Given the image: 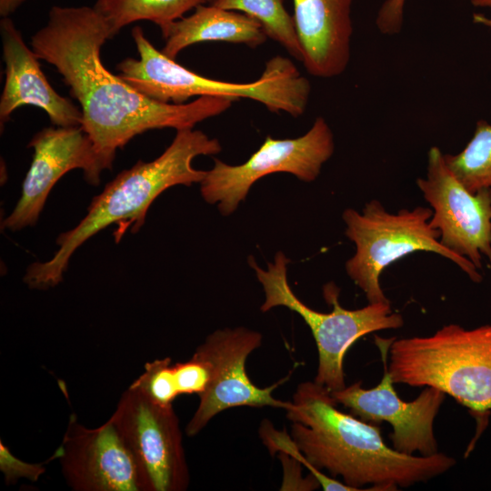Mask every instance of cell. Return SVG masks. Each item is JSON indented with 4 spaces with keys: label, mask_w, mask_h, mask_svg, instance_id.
<instances>
[{
    "label": "cell",
    "mask_w": 491,
    "mask_h": 491,
    "mask_svg": "<svg viewBox=\"0 0 491 491\" xmlns=\"http://www.w3.org/2000/svg\"><path fill=\"white\" fill-rule=\"evenodd\" d=\"M445 160L469 191L491 189V125L478 120L473 137L463 150L456 155L446 154Z\"/></svg>",
    "instance_id": "cell-20"
},
{
    "label": "cell",
    "mask_w": 491,
    "mask_h": 491,
    "mask_svg": "<svg viewBox=\"0 0 491 491\" xmlns=\"http://www.w3.org/2000/svg\"><path fill=\"white\" fill-rule=\"evenodd\" d=\"M288 260L282 252L267 264V270L249 259L265 292L260 307L266 312L276 306H285L298 314L310 328L318 353L315 382L330 392L345 388L344 357L350 346L361 336L404 326L400 313L393 310L390 302L368 303L355 310L345 309L338 301L339 289L329 283L324 287L326 301L333 306L329 313L316 311L304 304L292 291L287 281Z\"/></svg>",
    "instance_id": "cell-7"
},
{
    "label": "cell",
    "mask_w": 491,
    "mask_h": 491,
    "mask_svg": "<svg viewBox=\"0 0 491 491\" xmlns=\"http://www.w3.org/2000/svg\"><path fill=\"white\" fill-rule=\"evenodd\" d=\"M216 138L200 130H177L169 146L150 162L139 160L120 172L91 201L85 216L74 228L61 233L53 257L35 262L25 270L24 282L31 289L45 290L63 281L73 254L89 238L113 224L118 225L116 239L130 227L137 232L155 199L166 189L201 183L206 171L194 168L199 155H213L221 151Z\"/></svg>",
    "instance_id": "cell-3"
},
{
    "label": "cell",
    "mask_w": 491,
    "mask_h": 491,
    "mask_svg": "<svg viewBox=\"0 0 491 491\" xmlns=\"http://www.w3.org/2000/svg\"><path fill=\"white\" fill-rule=\"evenodd\" d=\"M111 38L108 23L94 6L55 5L30 43L40 60L55 66L77 100L81 127L105 170L112 168L118 149L146 131L194 128L231 107L234 101L221 97L173 104L144 95L104 65L101 49Z\"/></svg>",
    "instance_id": "cell-1"
},
{
    "label": "cell",
    "mask_w": 491,
    "mask_h": 491,
    "mask_svg": "<svg viewBox=\"0 0 491 491\" xmlns=\"http://www.w3.org/2000/svg\"><path fill=\"white\" fill-rule=\"evenodd\" d=\"M383 362V376L376 386L366 389L362 381L331 392L336 402L347 407L350 414L359 419L379 425L386 422L392 426V447L403 454L428 456L438 453V444L434 432V422L444 403L446 394L426 386L419 396L406 402L394 388L388 372L387 354L392 340L375 336Z\"/></svg>",
    "instance_id": "cell-11"
},
{
    "label": "cell",
    "mask_w": 491,
    "mask_h": 491,
    "mask_svg": "<svg viewBox=\"0 0 491 491\" xmlns=\"http://www.w3.org/2000/svg\"><path fill=\"white\" fill-rule=\"evenodd\" d=\"M354 0H293L302 64L315 77L342 75L350 61Z\"/></svg>",
    "instance_id": "cell-16"
},
{
    "label": "cell",
    "mask_w": 491,
    "mask_h": 491,
    "mask_svg": "<svg viewBox=\"0 0 491 491\" xmlns=\"http://www.w3.org/2000/svg\"><path fill=\"white\" fill-rule=\"evenodd\" d=\"M135 461L140 491H184L189 471L179 419L172 406L128 387L111 416Z\"/></svg>",
    "instance_id": "cell-9"
},
{
    "label": "cell",
    "mask_w": 491,
    "mask_h": 491,
    "mask_svg": "<svg viewBox=\"0 0 491 491\" xmlns=\"http://www.w3.org/2000/svg\"><path fill=\"white\" fill-rule=\"evenodd\" d=\"M285 0H213L211 4L226 10L242 12L258 21L267 37L281 45L302 62L303 53L295 22L284 5Z\"/></svg>",
    "instance_id": "cell-19"
},
{
    "label": "cell",
    "mask_w": 491,
    "mask_h": 491,
    "mask_svg": "<svg viewBox=\"0 0 491 491\" xmlns=\"http://www.w3.org/2000/svg\"><path fill=\"white\" fill-rule=\"evenodd\" d=\"M179 395H202L212 377V366L205 359L193 354L185 362L174 364Z\"/></svg>",
    "instance_id": "cell-22"
},
{
    "label": "cell",
    "mask_w": 491,
    "mask_h": 491,
    "mask_svg": "<svg viewBox=\"0 0 491 491\" xmlns=\"http://www.w3.org/2000/svg\"><path fill=\"white\" fill-rule=\"evenodd\" d=\"M432 214L430 207L424 206L390 213L378 200L367 202L362 213L352 208L344 211L346 235L356 245V253L346 261V270L368 303L390 302L380 285L382 272L419 251L439 255L456 265L473 282L482 281L471 261L441 244L438 230L430 224Z\"/></svg>",
    "instance_id": "cell-6"
},
{
    "label": "cell",
    "mask_w": 491,
    "mask_h": 491,
    "mask_svg": "<svg viewBox=\"0 0 491 491\" xmlns=\"http://www.w3.org/2000/svg\"><path fill=\"white\" fill-rule=\"evenodd\" d=\"M57 450L73 490L140 491L135 461L111 417L90 429L71 416Z\"/></svg>",
    "instance_id": "cell-14"
},
{
    "label": "cell",
    "mask_w": 491,
    "mask_h": 491,
    "mask_svg": "<svg viewBox=\"0 0 491 491\" xmlns=\"http://www.w3.org/2000/svg\"><path fill=\"white\" fill-rule=\"evenodd\" d=\"M473 22L475 24L491 28V17H488L481 13H475L473 15Z\"/></svg>",
    "instance_id": "cell-26"
},
{
    "label": "cell",
    "mask_w": 491,
    "mask_h": 491,
    "mask_svg": "<svg viewBox=\"0 0 491 491\" xmlns=\"http://www.w3.org/2000/svg\"><path fill=\"white\" fill-rule=\"evenodd\" d=\"M209 1H210V3H211L213 0H209Z\"/></svg>",
    "instance_id": "cell-28"
},
{
    "label": "cell",
    "mask_w": 491,
    "mask_h": 491,
    "mask_svg": "<svg viewBox=\"0 0 491 491\" xmlns=\"http://www.w3.org/2000/svg\"><path fill=\"white\" fill-rule=\"evenodd\" d=\"M389 349L394 384L437 388L469 410L477 422L470 450L491 415V325L449 324L427 336L393 339Z\"/></svg>",
    "instance_id": "cell-5"
},
{
    "label": "cell",
    "mask_w": 491,
    "mask_h": 491,
    "mask_svg": "<svg viewBox=\"0 0 491 491\" xmlns=\"http://www.w3.org/2000/svg\"><path fill=\"white\" fill-rule=\"evenodd\" d=\"M138 59L125 58L117 75L144 95L162 103L184 104L191 97L214 96L262 104L270 112L302 115L307 107L311 85L287 57L276 55L262 75L249 83H233L201 75L157 50L140 26L132 29Z\"/></svg>",
    "instance_id": "cell-4"
},
{
    "label": "cell",
    "mask_w": 491,
    "mask_h": 491,
    "mask_svg": "<svg viewBox=\"0 0 491 491\" xmlns=\"http://www.w3.org/2000/svg\"><path fill=\"white\" fill-rule=\"evenodd\" d=\"M406 0H385L380 5L376 25L385 35H395L401 32L404 24V12Z\"/></svg>",
    "instance_id": "cell-24"
},
{
    "label": "cell",
    "mask_w": 491,
    "mask_h": 491,
    "mask_svg": "<svg viewBox=\"0 0 491 491\" xmlns=\"http://www.w3.org/2000/svg\"><path fill=\"white\" fill-rule=\"evenodd\" d=\"M335 151L333 132L325 118H316L311 128L293 139L266 136L261 146L243 164L231 165L215 158L201 181L200 191L208 204H218L224 215L232 214L246 199L251 186L274 173H289L312 182Z\"/></svg>",
    "instance_id": "cell-8"
},
{
    "label": "cell",
    "mask_w": 491,
    "mask_h": 491,
    "mask_svg": "<svg viewBox=\"0 0 491 491\" xmlns=\"http://www.w3.org/2000/svg\"><path fill=\"white\" fill-rule=\"evenodd\" d=\"M130 387L138 390L145 396L162 406H172L180 396L170 357L155 359L145 365V370Z\"/></svg>",
    "instance_id": "cell-21"
},
{
    "label": "cell",
    "mask_w": 491,
    "mask_h": 491,
    "mask_svg": "<svg viewBox=\"0 0 491 491\" xmlns=\"http://www.w3.org/2000/svg\"><path fill=\"white\" fill-rule=\"evenodd\" d=\"M0 32L5 75L0 97L1 128L24 105L43 109L55 126H81V109L53 88L41 69L40 59L9 16L1 18Z\"/></svg>",
    "instance_id": "cell-15"
},
{
    "label": "cell",
    "mask_w": 491,
    "mask_h": 491,
    "mask_svg": "<svg viewBox=\"0 0 491 491\" xmlns=\"http://www.w3.org/2000/svg\"><path fill=\"white\" fill-rule=\"evenodd\" d=\"M27 146L33 149V158L21 196L2 223L12 232L37 223L50 191L66 173L80 169L85 181L95 186L105 170L92 140L81 126L45 127L35 134Z\"/></svg>",
    "instance_id": "cell-13"
},
{
    "label": "cell",
    "mask_w": 491,
    "mask_h": 491,
    "mask_svg": "<svg viewBox=\"0 0 491 491\" xmlns=\"http://www.w3.org/2000/svg\"><path fill=\"white\" fill-rule=\"evenodd\" d=\"M162 52L175 59L186 47L203 42H225L256 48L267 38L261 24L236 11L220 8L213 4L197 5L193 14L174 22L162 34Z\"/></svg>",
    "instance_id": "cell-17"
},
{
    "label": "cell",
    "mask_w": 491,
    "mask_h": 491,
    "mask_svg": "<svg viewBox=\"0 0 491 491\" xmlns=\"http://www.w3.org/2000/svg\"><path fill=\"white\" fill-rule=\"evenodd\" d=\"M416 185L433 211L431 225L450 251L483 268L491 263V189L469 191L453 174L439 147L427 152L426 174Z\"/></svg>",
    "instance_id": "cell-10"
},
{
    "label": "cell",
    "mask_w": 491,
    "mask_h": 491,
    "mask_svg": "<svg viewBox=\"0 0 491 491\" xmlns=\"http://www.w3.org/2000/svg\"><path fill=\"white\" fill-rule=\"evenodd\" d=\"M292 400L286 410L292 439L324 490H397L427 482L456 463L440 452L424 456L388 446L377 425L339 410L331 392L315 381L299 384Z\"/></svg>",
    "instance_id": "cell-2"
},
{
    "label": "cell",
    "mask_w": 491,
    "mask_h": 491,
    "mask_svg": "<svg viewBox=\"0 0 491 491\" xmlns=\"http://www.w3.org/2000/svg\"><path fill=\"white\" fill-rule=\"evenodd\" d=\"M54 458H58L57 449L45 463L29 464L15 457L3 441H0V469L5 475L6 484H14L21 477L37 481L45 471V465Z\"/></svg>",
    "instance_id": "cell-23"
},
{
    "label": "cell",
    "mask_w": 491,
    "mask_h": 491,
    "mask_svg": "<svg viewBox=\"0 0 491 491\" xmlns=\"http://www.w3.org/2000/svg\"><path fill=\"white\" fill-rule=\"evenodd\" d=\"M470 3L474 7L491 10V0H470Z\"/></svg>",
    "instance_id": "cell-27"
},
{
    "label": "cell",
    "mask_w": 491,
    "mask_h": 491,
    "mask_svg": "<svg viewBox=\"0 0 491 491\" xmlns=\"http://www.w3.org/2000/svg\"><path fill=\"white\" fill-rule=\"evenodd\" d=\"M209 0H96L94 7L108 23L113 37L125 26L150 21L164 34L185 14Z\"/></svg>",
    "instance_id": "cell-18"
},
{
    "label": "cell",
    "mask_w": 491,
    "mask_h": 491,
    "mask_svg": "<svg viewBox=\"0 0 491 491\" xmlns=\"http://www.w3.org/2000/svg\"><path fill=\"white\" fill-rule=\"evenodd\" d=\"M261 344L259 332L240 326L213 332L195 349V354L211 364L212 377L207 389L199 396V405L185 427L188 436H196L213 417L229 408L270 406L286 410L291 406V401H282L272 395L290 375L264 388L252 383L247 376L246 359Z\"/></svg>",
    "instance_id": "cell-12"
},
{
    "label": "cell",
    "mask_w": 491,
    "mask_h": 491,
    "mask_svg": "<svg viewBox=\"0 0 491 491\" xmlns=\"http://www.w3.org/2000/svg\"><path fill=\"white\" fill-rule=\"evenodd\" d=\"M26 0H0V15L8 17L15 13Z\"/></svg>",
    "instance_id": "cell-25"
}]
</instances>
